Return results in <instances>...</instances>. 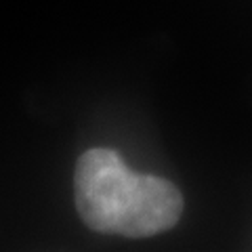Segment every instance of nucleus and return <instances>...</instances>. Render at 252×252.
<instances>
[{
	"label": "nucleus",
	"mask_w": 252,
	"mask_h": 252,
	"mask_svg": "<svg viewBox=\"0 0 252 252\" xmlns=\"http://www.w3.org/2000/svg\"><path fill=\"white\" fill-rule=\"evenodd\" d=\"M74 185L78 212L99 233L152 238L175 227L183 212V195L170 181L130 170L107 147L80 156Z\"/></svg>",
	"instance_id": "nucleus-1"
}]
</instances>
